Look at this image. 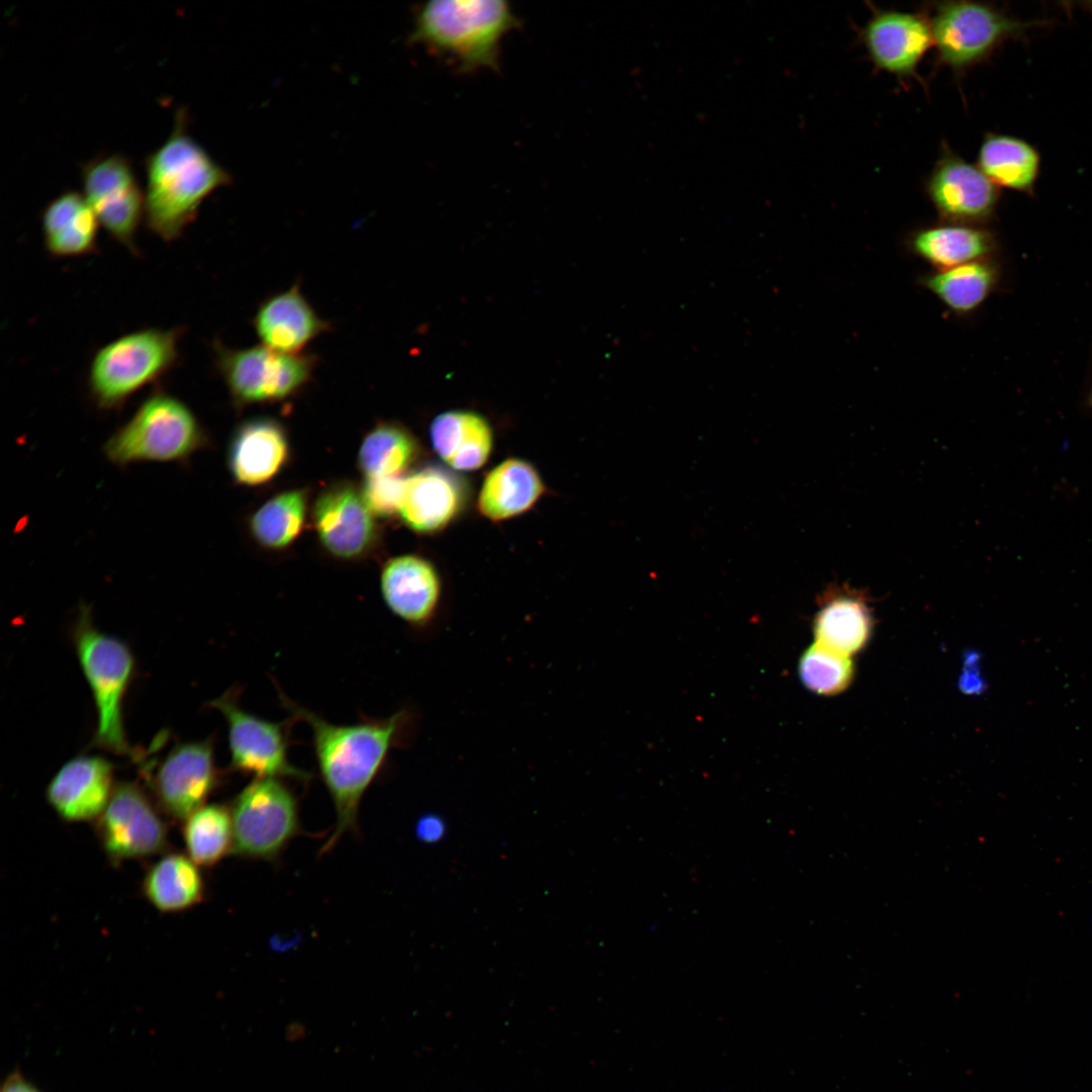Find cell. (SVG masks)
I'll use <instances>...</instances> for the list:
<instances>
[{
    "label": "cell",
    "mask_w": 1092,
    "mask_h": 1092,
    "mask_svg": "<svg viewBox=\"0 0 1092 1092\" xmlns=\"http://www.w3.org/2000/svg\"><path fill=\"white\" fill-rule=\"evenodd\" d=\"M276 690L292 720L309 725L318 769L335 805L336 827L322 848L324 853L345 832L356 830L363 795L383 767L390 750L407 744L415 717L403 708L387 718L337 725L290 700L278 686Z\"/></svg>",
    "instance_id": "6da1fadb"
},
{
    "label": "cell",
    "mask_w": 1092,
    "mask_h": 1092,
    "mask_svg": "<svg viewBox=\"0 0 1092 1092\" xmlns=\"http://www.w3.org/2000/svg\"><path fill=\"white\" fill-rule=\"evenodd\" d=\"M185 110L176 113L168 139L145 161V218L165 242L182 236L202 202L232 183L230 174L188 132Z\"/></svg>",
    "instance_id": "7a4b0ae2"
},
{
    "label": "cell",
    "mask_w": 1092,
    "mask_h": 1092,
    "mask_svg": "<svg viewBox=\"0 0 1092 1092\" xmlns=\"http://www.w3.org/2000/svg\"><path fill=\"white\" fill-rule=\"evenodd\" d=\"M516 25L505 1L434 0L417 10L411 40L452 60L461 71L494 69L502 40Z\"/></svg>",
    "instance_id": "3957f363"
},
{
    "label": "cell",
    "mask_w": 1092,
    "mask_h": 1092,
    "mask_svg": "<svg viewBox=\"0 0 1092 1092\" xmlns=\"http://www.w3.org/2000/svg\"><path fill=\"white\" fill-rule=\"evenodd\" d=\"M206 442L193 411L177 396L156 389L105 441L103 452L119 467L141 462H185Z\"/></svg>",
    "instance_id": "277c9868"
},
{
    "label": "cell",
    "mask_w": 1092,
    "mask_h": 1092,
    "mask_svg": "<svg viewBox=\"0 0 1092 1092\" xmlns=\"http://www.w3.org/2000/svg\"><path fill=\"white\" fill-rule=\"evenodd\" d=\"M184 329L145 328L99 348L88 370V389L101 410L119 408L177 364Z\"/></svg>",
    "instance_id": "5b68a950"
},
{
    "label": "cell",
    "mask_w": 1092,
    "mask_h": 1092,
    "mask_svg": "<svg viewBox=\"0 0 1092 1092\" xmlns=\"http://www.w3.org/2000/svg\"><path fill=\"white\" fill-rule=\"evenodd\" d=\"M73 641L96 707L95 744L118 754L136 755L126 741L122 716L134 672L131 650L122 640L96 628L86 605L80 607Z\"/></svg>",
    "instance_id": "8992f818"
},
{
    "label": "cell",
    "mask_w": 1092,
    "mask_h": 1092,
    "mask_svg": "<svg viewBox=\"0 0 1092 1092\" xmlns=\"http://www.w3.org/2000/svg\"><path fill=\"white\" fill-rule=\"evenodd\" d=\"M923 9L931 26L936 64L956 75L985 62L1004 41L1031 25L984 2L941 1Z\"/></svg>",
    "instance_id": "52a82bcc"
},
{
    "label": "cell",
    "mask_w": 1092,
    "mask_h": 1092,
    "mask_svg": "<svg viewBox=\"0 0 1092 1092\" xmlns=\"http://www.w3.org/2000/svg\"><path fill=\"white\" fill-rule=\"evenodd\" d=\"M215 367L233 402H277L298 394L312 380L318 357L313 353L284 354L263 345L229 348L215 341Z\"/></svg>",
    "instance_id": "ba28073f"
},
{
    "label": "cell",
    "mask_w": 1092,
    "mask_h": 1092,
    "mask_svg": "<svg viewBox=\"0 0 1092 1092\" xmlns=\"http://www.w3.org/2000/svg\"><path fill=\"white\" fill-rule=\"evenodd\" d=\"M233 849L251 858L273 859L298 832L297 800L276 778H257L234 799Z\"/></svg>",
    "instance_id": "9c48e42d"
},
{
    "label": "cell",
    "mask_w": 1092,
    "mask_h": 1092,
    "mask_svg": "<svg viewBox=\"0 0 1092 1092\" xmlns=\"http://www.w3.org/2000/svg\"><path fill=\"white\" fill-rule=\"evenodd\" d=\"M241 689L232 688L212 700L228 724L231 768L257 778H289L307 783L311 775L290 762L289 725L271 722L241 708Z\"/></svg>",
    "instance_id": "30bf717a"
},
{
    "label": "cell",
    "mask_w": 1092,
    "mask_h": 1092,
    "mask_svg": "<svg viewBox=\"0 0 1092 1092\" xmlns=\"http://www.w3.org/2000/svg\"><path fill=\"white\" fill-rule=\"evenodd\" d=\"M81 179L83 194L100 225L135 252V236L145 218V192L129 159L121 154L98 155L82 165Z\"/></svg>",
    "instance_id": "8fae6325"
},
{
    "label": "cell",
    "mask_w": 1092,
    "mask_h": 1092,
    "mask_svg": "<svg viewBox=\"0 0 1092 1092\" xmlns=\"http://www.w3.org/2000/svg\"><path fill=\"white\" fill-rule=\"evenodd\" d=\"M925 193L942 221L978 224L989 219L999 201V188L948 145L925 180Z\"/></svg>",
    "instance_id": "7c38bea8"
},
{
    "label": "cell",
    "mask_w": 1092,
    "mask_h": 1092,
    "mask_svg": "<svg viewBox=\"0 0 1092 1092\" xmlns=\"http://www.w3.org/2000/svg\"><path fill=\"white\" fill-rule=\"evenodd\" d=\"M97 819L102 846L115 860L153 855L167 844L164 822L144 791L134 784L116 785Z\"/></svg>",
    "instance_id": "4fadbf2b"
},
{
    "label": "cell",
    "mask_w": 1092,
    "mask_h": 1092,
    "mask_svg": "<svg viewBox=\"0 0 1092 1092\" xmlns=\"http://www.w3.org/2000/svg\"><path fill=\"white\" fill-rule=\"evenodd\" d=\"M211 739L175 745L151 778L156 798L171 817L186 820L219 784Z\"/></svg>",
    "instance_id": "5bb4252c"
},
{
    "label": "cell",
    "mask_w": 1092,
    "mask_h": 1092,
    "mask_svg": "<svg viewBox=\"0 0 1092 1092\" xmlns=\"http://www.w3.org/2000/svg\"><path fill=\"white\" fill-rule=\"evenodd\" d=\"M859 39L878 70L901 80L916 76L923 57L933 48L924 9L909 12L875 8L859 30Z\"/></svg>",
    "instance_id": "9a60e30c"
},
{
    "label": "cell",
    "mask_w": 1092,
    "mask_h": 1092,
    "mask_svg": "<svg viewBox=\"0 0 1092 1092\" xmlns=\"http://www.w3.org/2000/svg\"><path fill=\"white\" fill-rule=\"evenodd\" d=\"M373 513L364 496L349 484L325 490L313 508V522L323 546L334 556L356 558L370 549L376 535Z\"/></svg>",
    "instance_id": "2e32d148"
},
{
    "label": "cell",
    "mask_w": 1092,
    "mask_h": 1092,
    "mask_svg": "<svg viewBox=\"0 0 1092 1092\" xmlns=\"http://www.w3.org/2000/svg\"><path fill=\"white\" fill-rule=\"evenodd\" d=\"M113 766L99 755H79L68 760L47 788V800L66 821L98 818L112 792Z\"/></svg>",
    "instance_id": "e0dca14e"
},
{
    "label": "cell",
    "mask_w": 1092,
    "mask_h": 1092,
    "mask_svg": "<svg viewBox=\"0 0 1092 1092\" xmlns=\"http://www.w3.org/2000/svg\"><path fill=\"white\" fill-rule=\"evenodd\" d=\"M252 323L263 346L284 354L302 353L310 342L332 329L297 283L264 299Z\"/></svg>",
    "instance_id": "ac0fdd59"
},
{
    "label": "cell",
    "mask_w": 1092,
    "mask_h": 1092,
    "mask_svg": "<svg viewBox=\"0 0 1092 1092\" xmlns=\"http://www.w3.org/2000/svg\"><path fill=\"white\" fill-rule=\"evenodd\" d=\"M380 586L388 609L405 623L424 627L435 617L441 581L428 560L416 555L388 560L381 572Z\"/></svg>",
    "instance_id": "d6986e66"
},
{
    "label": "cell",
    "mask_w": 1092,
    "mask_h": 1092,
    "mask_svg": "<svg viewBox=\"0 0 1092 1092\" xmlns=\"http://www.w3.org/2000/svg\"><path fill=\"white\" fill-rule=\"evenodd\" d=\"M465 503V488L451 472L425 467L405 477L399 516L414 532L431 534L444 529Z\"/></svg>",
    "instance_id": "ffe728a7"
},
{
    "label": "cell",
    "mask_w": 1092,
    "mask_h": 1092,
    "mask_svg": "<svg viewBox=\"0 0 1092 1092\" xmlns=\"http://www.w3.org/2000/svg\"><path fill=\"white\" fill-rule=\"evenodd\" d=\"M288 457V440L282 425L259 417L242 423L235 431L228 454L234 479L244 485H259L273 478Z\"/></svg>",
    "instance_id": "44dd1931"
},
{
    "label": "cell",
    "mask_w": 1092,
    "mask_h": 1092,
    "mask_svg": "<svg viewBox=\"0 0 1092 1092\" xmlns=\"http://www.w3.org/2000/svg\"><path fill=\"white\" fill-rule=\"evenodd\" d=\"M99 220L83 193L65 191L41 214L44 247L56 258L90 255L97 249Z\"/></svg>",
    "instance_id": "7402d4cb"
},
{
    "label": "cell",
    "mask_w": 1092,
    "mask_h": 1092,
    "mask_svg": "<svg viewBox=\"0 0 1092 1092\" xmlns=\"http://www.w3.org/2000/svg\"><path fill=\"white\" fill-rule=\"evenodd\" d=\"M430 439L438 456L451 468L471 471L488 459L493 435L488 422L469 411L438 415L430 425Z\"/></svg>",
    "instance_id": "603a6c76"
},
{
    "label": "cell",
    "mask_w": 1092,
    "mask_h": 1092,
    "mask_svg": "<svg viewBox=\"0 0 1092 1092\" xmlns=\"http://www.w3.org/2000/svg\"><path fill=\"white\" fill-rule=\"evenodd\" d=\"M908 248L936 270L984 260L994 250V239L978 224L940 221L915 230Z\"/></svg>",
    "instance_id": "cb8c5ba5"
},
{
    "label": "cell",
    "mask_w": 1092,
    "mask_h": 1092,
    "mask_svg": "<svg viewBox=\"0 0 1092 1092\" xmlns=\"http://www.w3.org/2000/svg\"><path fill=\"white\" fill-rule=\"evenodd\" d=\"M537 470L527 461L510 458L485 476L477 499L480 514L499 522L530 510L544 492Z\"/></svg>",
    "instance_id": "d4e9b609"
},
{
    "label": "cell",
    "mask_w": 1092,
    "mask_h": 1092,
    "mask_svg": "<svg viewBox=\"0 0 1092 1092\" xmlns=\"http://www.w3.org/2000/svg\"><path fill=\"white\" fill-rule=\"evenodd\" d=\"M977 165L998 188L1030 192L1040 159L1037 151L1021 139L988 133L981 143Z\"/></svg>",
    "instance_id": "484cf974"
},
{
    "label": "cell",
    "mask_w": 1092,
    "mask_h": 1092,
    "mask_svg": "<svg viewBox=\"0 0 1092 1092\" xmlns=\"http://www.w3.org/2000/svg\"><path fill=\"white\" fill-rule=\"evenodd\" d=\"M143 890L158 910L179 912L202 900L204 883L197 864L189 856L169 853L148 871Z\"/></svg>",
    "instance_id": "4316f807"
},
{
    "label": "cell",
    "mask_w": 1092,
    "mask_h": 1092,
    "mask_svg": "<svg viewBox=\"0 0 1092 1092\" xmlns=\"http://www.w3.org/2000/svg\"><path fill=\"white\" fill-rule=\"evenodd\" d=\"M995 266L984 260L936 270L921 279L922 285L957 314L977 309L993 290Z\"/></svg>",
    "instance_id": "83f0119b"
},
{
    "label": "cell",
    "mask_w": 1092,
    "mask_h": 1092,
    "mask_svg": "<svg viewBox=\"0 0 1092 1092\" xmlns=\"http://www.w3.org/2000/svg\"><path fill=\"white\" fill-rule=\"evenodd\" d=\"M872 617L866 604L853 597H836L817 613L814 621L816 644L850 656L868 642Z\"/></svg>",
    "instance_id": "f1b7e54d"
},
{
    "label": "cell",
    "mask_w": 1092,
    "mask_h": 1092,
    "mask_svg": "<svg viewBox=\"0 0 1092 1092\" xmlns=\"http://www.w3.org/2000/svg\"><path fill=\"white\" fill-rule=\"evenodd\" d=\"M418 453V443L411 432L396 423L382 422L365 436L358 464L367 478L397 476L415 461Z\"/></svg>",
    "instance_id": "f546056e"
},
{
    "label": "cell",
    "mask_w": 1092,
    "mask_h": 1092,
    "mask_svg": "<svg viewBox=\"0 0 1092 1092\" xmlns=\"http://www.w3.org/2000/svg\"><path fill=\"white\" fill-rule=\"evenodd\" d=\"M183 836L188 856L210 867L233 849L231 811L219 804L204 805L185 820Z\"/></svg>",
    "instance_id": "4dcf8cb0"
},
{
    "label": "cell",
    "mask_w": 1092,
    "mask_h": 1092,
    "mask_svg": "<svg viewBox=\"0 0 1092 1092\" xmlns=\"http://www.w3.org/2000/svg\"><path fill=\"white\" fill-rule=\"evenodd\" d=\"M305 513L306 496L303 491L282 492L267 500L253 515L250 522L252 534L267 548H284L301 532Z\"/></svg>",
    "instance_id": "1f68e13d"
},
{
    "label": "cell",
    "mask_w": 1092,
    "mask_h": 1092,
    "mask_svg": "<svg viewBox=\"0 0 1092 1092\" xmlns=\"http://www.w3.org/2000/svg\"><path fill=\"white\" fill-rule=\"evenodd\" d=\"M799 673L803 685L810 691L832 696L849 686L853 677V664L849 656L815 643L802 654Z\"/></svg>",
    "instance_id": "d6a6232c"
},
{
    "label": "cell",
    "mask_w": 1092,
    "mask_h": 1092,
    "mask_svg": "<svg viewBox=\"0 0 1092 1092\" xmlns=\"http://www.w3.org/2000/svg\"><path fill=\"white\" fill-rule=\"evenodd\" d=\"M405 477L367 478L363 496L373 515L388 517L399 511Z\"/></svg>",
    "instance_id": "836d02e7"
},
{
    "label": "cell",
    "mask_w": 1092,
    "mask_h": 1092,
    "mask_svg": "<svg viewBox=\"0 0 1092 1092\" xmlns=\"http://www.w3.org/2000/svg\"><path fill=\"white\" fill-rule=\"evenodd\" d=\"M445 833L446 823L442 817L436 814L423 815L416 824L417 837L426 843H436L442 840Z\"/></svg>",
    "instance_id": "e575fe53"
},
{
    "label": "cell",
    "mask_w": 1092,
    "mask_h": 1092,
    "mask_svg": "<svg viewBox=\"0 0 1092 1092\" xmlns=\"http://www.w3.org/2000/svg\"><path fill=\"white\" fill-rule=\"evenodd\" d=\"M977 659V655L969 656L968 661L966 662L968 665L965 668V673L962 679L963 689L971 694L981 693V691L985 687V682L979 673Z\"/></svg>",
    "instance_id": "d590c367"
},
{
    "label": "cell",
    "mask_w": 1092,
    "mask_h": 1092,
    "mask_svg": "<svg viewBox=\"0 0 1092 1092\" xmlns=\"http://www.w3.org/2000/svg\"><path fill=\"white\" fill-rule=\"evenodd\" d=\"M1 1092H41L18 1070L11 1072L3 1081Z\"/></svg>",
    "instance_id": "8d00e7d4"
},
{
    "label": "cell",
    "mask_w": 1092,
    "mask_h": 1092,
    "mask_svg": "<svg viewBox=\"0 0 1092 1092\" xmlns=\"http://www.w3.org/2000/svg\"><path fill=\"white\" fill-rule=\"evenodd\" d=\"M1089 402H1090V404L1092 405V389H1091V393H1090V399H1089Z\"/></svg>",
    "instance_id": "74e56055"
}]
</instances>
